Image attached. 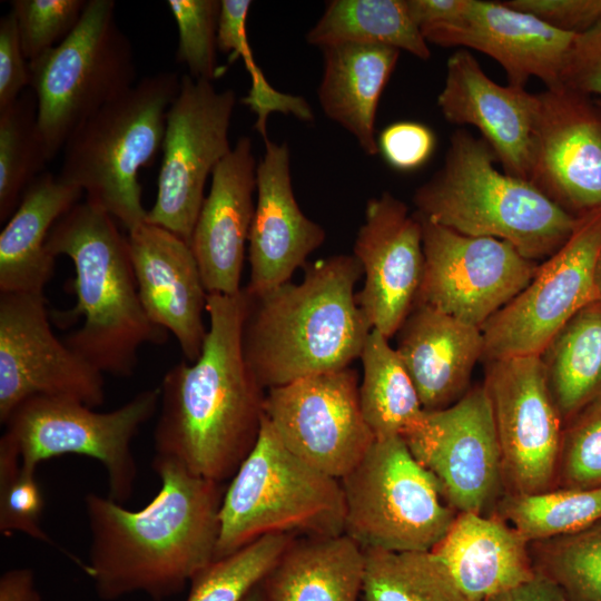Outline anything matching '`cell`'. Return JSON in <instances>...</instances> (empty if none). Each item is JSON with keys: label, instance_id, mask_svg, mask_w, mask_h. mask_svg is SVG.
Wrapping results in <instances>:
<instances>
[{"label": "cell", "instance_id": "cell-38", "mask_svg": "<svg viewBox=\"0 0 601 601\" xmlns=\"http://www.w3.org/2000/svg\"><path fill=\"white\" fill-rule=\"evenodd\" d=\"M295 538L265 535L215 559L191 580L186 601H243L267 577Z\"/></svg>", "mask_w": 601, "mask_h": 601}, {"label": "cell", "instance_id": "cell-19", "mask_svg": "<svg viewBox=\"0 0 601 601\" xmlns=\"http://www.w3.org/2000/svg\"><path fill=\"white\" fill-rule=\"evenodd\" d=\"M353 255L365 277L357 305L372 329L391 338L414 307L422 283L421 219L388 191L370 198Z\"/></svg>", "mask_w": 601, "mask_h": 601}, {"label": "cell", "instance_id": "cell-13", "mask_svg": "<svg viewBox=\"0 0 601 601\" xmlns=\"http://www.w3.org/2000/svg\"><path fill=\"white\" fill-rule=\"evenodd\" d=\"M403 440L452 509L494 513L505 483L492 405L483 384L446 408L425 411Z\"/></svg>", "mask_w": 601, "mask_h": 601}, {"label": "cell", "instance_id": "cell-18", "mask_svg": "<svg viewBox=\"0 0 601 601\" xmlns=\"http://www.w3.org/2000/svg\"><path fill=\"white\" fill-rule=\"evenodd\" d=\"M536 97L529 181L577 218L601 208V107L561 83Z\"/></svg>", "mask_w": 601, "mask_h": 601}, {"label": "cell", "instance_id": "cell-49", "mask_svg": "<svg viewBox=\"0 0 601 601\" xmlns=\"http://www.w3.org/2000/svg\"><path fill=\"white\" fill-rule=\"evenodd\" d=\"M0 601H41L33 571L29 568L6 571L0 578Z\"/></svg>", "mask_w": 601, "mask_h": 601}, {"label": "cell", "instance_id": "cell-44", "mask_svg": "<svg viewBox=\"0 0 601 601\" xmlns=\"http://www.w3.org/2000/svg\"><path fill=\"white\" fill-rule=\"evenodd\" d=\"M560 83L601 100V21L575 36L561 71Z\"/></svg>", "mask_w": 601, "mask_h": 601}, {"label": "cell", "instance_id": "cell-4", "mask_svg": "<svg viewBox=\"0 0 601 601\" xmlns=\"http://www.w3.org/2000/svg\"><path fill=\"white\" fill-rule=\"evenodd\" d=\"M47 249L75 267L76 306L62 321L83 318L63 342L102 374L129 377L145 344H164L168 332L155 325L140 302L127 236L105 210L79 201L52 226Z\"/></svg>", "mask_w": 601, "mask_h": 601}, {"label": "cell", "instance_id": "cell-27", "mask_svg": "<svg viewBox=\"0 0 601 601\" xmlns=\"http://www.w3.org/2000/svg\"><path fill=\"white\" fill-rule=\"evenodd\" d=\"M82 195L49 171L31 183L0 234V293L42 294L56 260L46 246L49 233Z\"/></svg>", "mask_w": 601, "mask_h": 601}, {"label": "cell", "instance_id": "cell-36", "mask_svg": "<svg viewBox=\"0 0 601 601\" xmlns=\"http://www.w3.org/2000/svg\"><path fill=\"white\" fill-rule=\"evenodd\" d=\"M530 554L535 571L553 581L565 601H601V521L531 542Z\"/></svg>", "mask_w": 601, "mask_h": 601}, {"label": "cell", "instance_id": "cell-42", "mask_svg": "<svg viewBox=\"0 0 601 601\" xmlns=\"http://www.w3.org/2000/svg\"><path fill=\"white\" fill-rule=\"evenodd\" d=\"M88 0H13L22 51L28 61L63 41L77 27Z\"/></svg>", "mask_w": 601, "mask_h": 601}, {"label": "cell", "instance_id": "cell-52", "mask_svg": "<svg viewBox=\"0 0 601 601\" xmlns=\"http://www.w3.org/2000/svg\"><path fill=\"white\" fill-rule=\"evenodd\" d=\"M595 99V98H594ZM597 102L599 104V106L601 107V100L600 99H595Z\"/></svg>", "mask_w": 601, "mask_h": 601}, {"label": "cell", "instance_id": "cell-26", "mask_svg": "<svg viewBox=\"0 0 601 601\" xmlns=\"http://www.w3.org/2000/svg\"><path fill=\"white\" fill-rule=\"evenodd\" d=\"M431 551L470 601H486L535 575L530 542L495 514L457 513Z\"/></svg>", "mask_w": 601, "mask_h": 601}, {"label": "cell", "instance_id": "cell-15", "mask_svg": "<svg viewBox=\"0 0 601 601\" xmlns=\"http://www.w3.org/2000/svg\"><path fill=\"white\" fill-rule=\"evenodd\" d=\"M415 214L422 223L424 253L415 304L482 328L538 270L539 263L508 242L460 234Z\"/></svg>", "mask_w": 601, "mask_h": 601}, {"label": "cell", "instance_id": "cell-14", "mask_svg": "<svg viewBox=\"0 0 601 601\" xmlns=\"http://www.w3.org/2000/svg\"><path fill=\"white\" fill-rule=\"evenodd\" d=\"M264 414L293 454L338 480L375 440L361 410L358 374L349 366L268 388Z\"/></svg>", "mask_w": 601, "mask_h": 601}, {"label": "cell", "instance_id": "cell-8", "mask_svg": "<svg viewBox=\"0 0 601 601\" xmlns=\"http://www.w3.org/2000/svg\"><path fill=\"white\" fill-rule=\"evenodd\" d=\"M115 7L114 0H88L73 31L28 61L49 160L85 121L136 83L132 46L117 24Z\"/></svg>", "mask_w": 601, "mask_h": 601}, {"label": "cell", "instance_id": "cell-39", "mask_svg": "<svg viewBox=\"0 0 601 601\" xmlns=\"http://www.w3.org/2000/svg\"><path fill=\"white\" fill-rule=\"evenodd\" d=\"M45 508L36 472L26 469L16 446L0 439V531L20 532L40 542L52 541L41 526Z\"/></svg>", "mask_w": 601, "mask_h": 601}, {"label": "cell", "instance_id": "cell-28", "mask_svg": "<svg viewBox=\"0 0 601 601\" xmlns=\"http://www.w3.org/2000/svg\"><path fill=\"white\" fill-rule=\"evenodd\" d=\"M322 52L317 97L324 115L347 130L366 155L376 156L377 106L401 51L386 46L345 43L323 48Z\"/></svg>", "mask_w": 601, "mask_h": 601}, {"label": "cell", "instance_id": "cell-11", "mask_svg": "<svg viewBox=\"0 0 601 601\" xmlns=\"http://www.w3.org/2000/svg\"><path fill=\"white\" fill-rule=\"evenodd\" d=\"M235 106L233 89L218 91L213 81L180 77L166 117L157 197L147 223L190 243L207 178L233 148L228 134Z\"/></svg>", "mask_w": 601, "mask_h": 601}, {"label": "cell", "instance_id": "cell-10", "mask_svg": "<svg viewBox=\"0 0 601 601\" xmlns=\"http://www.w3.org/2000/svg\"><path fill=\"white\" fill-rule=\"evenodd\" d=\"M159 403V387L141 391L109 412L71 398L35 396L13 410L3 435L16 446L22 465L33 472L40 463L68 454L98 461L107 472L108 496L124 504L137 477L132 441Z\"/></svg>", "mask_w": 601, "mask_h": 601}, {"label": "cell", "instance_id": "cell-16", "mask_svg": "<svg viewBox=\"0 0 601 601\" xmlns=\"http://www.w3.org/2000/svg\"><path fill=\"white\" fill-rule=\"evenodd\" d=\"M35 396L105 403L104 374L52 332L43 294L0 293V422Z\"/></svg>", "mask_w": 601, "mask_h": 601}, {"label": "cell", "instance_id": "cell-48", "mask_svg": "<svg viewBox=\"0 0 601 601\" xmlns=\"http://www.w3.org/2000/svg\"><path fill=\"white\" fill-rule=\"evenodd\" d=\"M486 601H565V599L553 581L535 571L531 580L497 593Z\"/></svg>", "mask_w": 601, "mask_h": 601}, {"label": "cell", "instance_id": "cell-33", "mask_svg": "<svg viewBox=\"0 0 601 601\" xmlns=\"http://www.w3.org/2000/svg\"><path fill=\"white\" fill-rule=\"evenodd\" d=\"M364 601H470L433 551L364 548Z\"/></svg>", "mask_w": 601, "mask_h": 601}, {"label": "cell", "instance_id": "cell-40", "mask_svg": "<svg viewBox=\"0 0 601 601\" xmlns=\"http://www.w3.org/2000/svg\"><path fill=\"white\" fill-rule=\"evenodd\" d=\"M597 486H601V396L564 424L554 487Z\"/></svg>", "mask_w": 601, "mask_h": 601}, {"label": "cell", "instance_id": "cell-9", "mask_svg": "<svg viewBox=\"0 0 601 601\" xmlns=\"http://www.w3.org/2000/svg\"><path fill=\"white\" fill-rule=\"evenodd\" d=\"M339 481L344 533L363 548L431 551L457 515L401 436L375 439Z\"/></svg>", "mask_w": 601, "mask_h": 601}, {"label": "cell", "instance_id": "cell-35", "mask_svg": "<svg viewBox=\"0 0 601 601\" xmlns=\"http://www.w3.org/2000/svg\"><path fill=\"white\" fill-rule=\"evenodd\" d=\"M37 97L27 88L0 110V221L7 223L22 195L49 161L38 131Z\"/></svg>", "mask_w": 601, "mask_h": 601}, {"label": "cell", "instance_id": "cell-50", "mask_svg": "<svg viewBox=\"0 0 601 601\" xmlns=\"http://www.w3.org/2000/svg\"><path fill=\"white\" fill-rule=\"evenodd\" d=\"M243 601H270L264 587L263 581L257 584Z\"/></svg>", "mask_w": 601, "mask_h": 601}, {"label": "cell", "instance_id": "cell-23", "mask_svg": "<svg viewBox=\"0 0 601 601\" xmlns=\"http://www.w3.org/2000/svg\"><path fill=\"white\" fill-rule=\"evenodd\" d=\"M437 106L449 122L475 127L505 174L529 181L536 93L496 83L460 49L447 59Z\"/></svg>", "mask_w": 601, "mask_h": 601}, {"label": "cell", "instance_id": "cell-32", "mask_svg": "<svg viewBox=\"0 0 601 601\" xmlns=\"http://www.w3.org/2000/svg\"><path fill=\"white\" fill-rule=\"evenodd\" d=\"M388 339L373 328L359 356L363 365L359 404L375 439L403 437L425 412L410 374Z\"/></svg>", "mask_w": 601, "mask_h": 601}, {"label": "cell", "instance_id": "cell-7", "mask_svg": "<svg viewBox=\"0 0 601 601\" xmlns=\"http://www.w3.org/2000/svg\"><path fill=\"white\" fill-rule=\"evenodd\" d=\"M344 528L341 481L293 454L264 414L254 449L224 492L216 559L269 534L328 536Z\"/></svg>", "mask_w": 601, "mask_h": 601}, {"label": "cell", "instance_id": "cell-17", "mask_svg": "<svg viewBox=\"0 0 601 601\" xmlns=\"http://www.w3.org/2000/svg\"><path fill=\"white\" fill-rule=\"evenodd\" d=\"M486 362L483 385L501 446L505 493L554 489L563 422L539 355Z\"/></svg>", "mask_w": 601, "mask_h": 601}, {"label": "cell", "instance_id": "cell-29", "mask_svg": "<svg viewBox=\"0 0 601 601\" xmlns=\"http://www.w3.org/2000/svg\"><path fill=\"white\" fill-rule=\"evenodd\" d=\"M364 548L347 534L296 536L263 580L270 601H359Z\"/></svg>", "mask_w": 601, "mask_h": 601}, {"label": "cell", "instance_id": "cell-25", "mask_svg": "<svg viewBox=\"0 0 601 601\" xmlns=\"http://www.w3.org/2000/svg\"><path fill=\"white\" fill-rule=\"evenodd\" d=\"M396 334L395 349L425 411L446 408L464 396L484 354L480 327L415 304Z\"/></svg>", "mask_w": 601, "mask_h": 601}, {"label": "cell", "instance_id": "cell-22", "mask_svg": "<svg viewBox=\"0 0 601 601\" xmlns=\"http://www.w3.org/2000/svg\"><path fill=\"white\" fill-rule=\"evenodd\" d=\"M257 164L255 214L248 238L249 283L246 292L262 295L287 282L325 240V229L309 219L295 198L290 154L286 142L264 140Z\"/></svg>", "mask_w": 601, "mask_h": 601}, {"label": "cell", "instance_id": "cell-12", "mask_svg": "<svg viewBox=\"0 0 601 601\" xmlns=\"http://www.w3.org/2000/svg\"><path fill=\"white\" fill-rule=\"evenodd\" d=\"M600 248L601 208L579 217L562 247L539 264L531 282L482 326L483 358L540 355L581 308L599 299Z\"/></svg>", "mask_w": 601, "mask_h": 601}, {"label": "cell", "instance_id": "cell-30", "mask_svg": "<svg viewBox=\"0 0 601 601\" xmlns=\"http://www.w3.org/2000/svg\"><path fill=\"white\" fill-rule=\"evenodd\" d=\"M539 357L564 426L601 396V299L581 308Z\"/></svg>", "mask_w": 601, "mask_h": 601}, {"label": "cell", "instance_id": "cell-37", "mask_svg": "<svg viewBox=\"0 0 601 601\" xmlns=\"http://www.w3.org/2000/svg\"><path fill=\"white\" fill-rule=\"evenodd\" d=\"M249 0H221L217 46L231 58L242 57L250 75L252 87L243 102L256 115L255 129L267 139V120L270 114L293 115L306 122L314 120L311 105L302 96L284 93L275 89L256 63L247 37Z\"/></svg>", "mask_w": 601, "mask_h": 601}, {"label": "cell", "instance_id": "cell-41", "mask_svg": "<svg viewBox=\"0 0 601 601\" xmlns=\"http://www.w3.org/2000/svg\"><path fill=\"white\" fill-rule=\"evenodd\" d=\"M178 27L176 60L195 80L213 81L218 75L217 32L221 0L167 1Z\"/></svg>", "mask_w": 601, "mask_h": 601}, {"label": "cell", "instance_id": "cell-6", "mask_svg": "<svg viewBox=\"0 0 601 601\" xmlns=\"http://www.w3.org/2000/svg\"><path fill=\"white\" fill-rule=\"evenodd\" d=\"M179 88L174 71L141 78L85 121L62 149L58 178L80 188L87 203L128 231L147 219L139 173L162 146L167 112Z\"/></svg>", "mask_w": 601, "mask_h": 601}, {"label": "cell", "instance_id": "cell-24", "mask_svg": "<svg viewBox=\"0 0 601 601\" xmlns=\"http://www.w3.org/2000/svg\"><path fill=\"white\" fill-rule=\"evenodd\" d=\"M257 164L249 137H240L211 174L189 246L208 294L236 295L255 214Z\"/></svg>", "mask_w": 601, "mask_h": 601}, {"label": "cell", "instance_id": "cell-21", "mask_svg": "<svg viewBox=\"0 0 601 601\" xmlns=\"http://www.w3.org/2000/svg\"><path fill=\"white\" fill-rule=\"evenodd\" d=\"M129 254L149 319L176 337L187 362L201 354L208 293L196 257L184 239L147 221L128 231Z\"/></svg>", "mask_w": 601, "mask_h": 601}, {"label": "cell", "instance_id": "cell-34", "mask_svg": "<svg viewBox=\"0 0 601 601\" xmlns=\"http://www.w3.org/2000/svg\"><path fill=\"white\" fill-rule=\"evenodd\" d=\"M493 514L530 543L565 535L601 521V486L504 493Z\"/></svg>", "mask_w": 601, "mask_h": 601}, {"label": "cell", "instance_id": "cell-2", "mask_svg": "<svg viewBox=\"0 0 601 601\" xmlns=\"http://www.w3.org/2000/svg\"><path fill=\"white\" fill-rule=\"evenodd\" d=\"M245 311L244 288L236 295L208 294L200 356L170 367L159 386L154 460L223 483L254 449L266 393L243 354Z\"/></svg>", "mask_w": 601, "mask_h": 601}, {"label": "cell", "instance_id": "cell-43", "mask_svg": "<svg viewBox=\"0 0 601 601\" xmlns=\"http://www.w3.org/2000/svg\"><path fill=\"white\" fill-rule=\"evenodd\" d=\"M377 146L390 166L404 171L413 170L431 157L435 136L428 127L420 122L398 121L381 132Z\"/></svg>", "mask_w": 601, "mask_h": 601}, {"label": "cell", "instance_id": "cell-5", "mask_svg": "<svg viewBox=\"0 0 601 601\" xmlns=\"http://www.w3.org/2000/svg\"><path fill=\"white\" fill-rule=\"evenodd\" d=\"M495 161L482 137L454 131L442 167L414 193L415 213L460 234L508 242L530 260H546L579 218L530 181L499 171Z\"/></svg>", "mask_w": 601, "mask_h": 601}, {"label": "cell", "instance_id": "cell-47", "mask_svg": "<svg viewBox=\"0 0 601 601\" xmlns=\"http://www.w3.org/2000/svg\"><path fill=\"white\" fill-rule=\"evenodd\" d=\"M411 16L421 29L447 23L460 18L469 0H407Z\"/></svg>", "mask_w": 601, "mask_h": 601}, {"label": "cell", "instance_id": "cell-46", "mask_svg": "<svg viewBox=\"0 0 601 601\" xmlns=\"http://www.w3.org/2000/svg\"><path fill=\"white\" fill-rule=\"evenodd\" d=\"M30 87L28 60L22 51L17 20L10 10L0 19V110Z\"/></svg>", "mask_w": 601, "mask_h": 601}, {"label": "cell", "instance_id": "cell-20", "mask_svg": "<svg viewBox=\"0 0 601 601\" xmlns=\"http://www.w3.org/2000/svg\"><path fill=\"white\" fill-rule=\"evenodd\" d=\"M427 43L481 51L504 69L509 85L525 87L531 77L546 88L560 85L577 35L558 30L505 2L469 0L454 21L421 29Z\"/></svg>", "mask_w": 601, "mask_h": 601}, {"label": "cell", "instance_id": "cell-31", "mask_svg": "<svg viewBox=\"0 0 601 601\" xmlns=\"http://www.w3.org/2000/svg\"><path fill=\"white\" fill-rule=\"evenodd\" d=\"M321 49L336 45H375L404 50L421 60L431 57L407 0H332L306 33Z\"/></svg>", "mask_w": 601, "mask_h": 601}, {"label": "cell", "instance_id": "cell-51", "mask_svg": "<svg viewBox=\"0 0 601 601\" xmlns=\"http://www.w3.org/2000/svg\"><path fill=\"white\" fill-rule=\"evenodd\" d=\"M595 280H597L599 298L601 299V248H600V253H599V257L597 262Z\"/></svg>", "mask_w": 601, "mask_h": 601}, {"label": "cell", "instance_id": "cell-3", "mask_svg": "<svg viewBox=\"0 0 601 601\" xmlns=\"http://www.w3.org/2000/svg\"><path fill=\"white\" fill-rule=\"evenodd\" d=\"M299 284L246 292L245 361L265 388L342 370L359 358L372 327L356 302L363 274L354 255L307 263Z\"/></svg>", "mask_w": 601, "mask_h": 601}, {"label": "cell", "instance_id": "cell-45", "mask_svg": "<svg viewBox=\"0 0 601 601\" xmlns=\"http://www.w3.org/2000/svg\"><path fill=\"white\" fill-rule=\"evenodd\" d=\"M511 8L530 13L551 27L580 35L601 21V0H509Z\"/></svg>", "mask_w": 601, "mask_h": 601}, {"label": "cell", "instance_id": "cell-1", "mask_svg": "<svg viewBox=\"0 0 601 601\" xmlns=\"http://www.w3.org/2000/svg\"><path fill=\"white\" fill-rule=\"evenodd\" d=\"M152 467L160 489L138 511L97 493L83 499L90 534L85 571L101 600L144 593L162 601L216 559L221 483L173 462L152 460Z\"/></svg>", "mask_w": 601, "mask_h": 601}]
</instances>
